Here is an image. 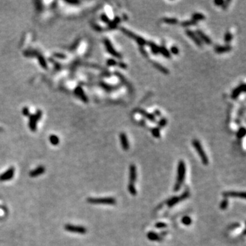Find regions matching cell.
Returning a JSON list of instances; mask_svg holds the SVG:
<instances>
[{
  "mask_svg": "<svg viewBox=\"0 0 246 246\" xmlns=\"http://www.w3.org/2000/svg\"><path fill=\"white\" fill-rule=\"evenodd\" d=\"M186 174L185 164L183 161H179L177 167V181L174 186V191H178L181 188L182 185L185 181Z\"/></svg>",
  "mask_w": 246,
  "mask_h": 246,
  "instance_id": "1",
  "label": "cell"
},
{
  "mask_svg": "<svg viewBox=\"0 0 246 246\" xmlns=\"http://www.w3.org/2000/svg\"><path fill=\"white\" fill-rule=\"evenodd\" d=\"M87 202L92 204H104V205H115L116 200L114 197H88Z\"/></svg>",
  "mask_w": 246,
  "mask_h": 246,
  "instance_id": "2",
  "label": "cell"
},
{
  "mask_svg": "<svg viewBox=\"0 0 246 246\" xmlns=\"http://www.w3.org/2000/svg\"><path fill=\"white\" fill-rule=\"evenodd\" d=\"M192 144L194 147L195 150L198 154L199 157L201 159V161L203 163V164L205 166H207L209 164V158L207 157L206 152H204V149H203L202 145H201L200 141L198 139H193L192 141Z\"/></svg>",
  "mask_w": 246,
  "mask_h": 246,
  "instance_id": "3",
  "label": "cell"
},
{
  "mask_svg": "<svg viewBox=\"0 0 246 246\" xmlns=\"http://www.w3.org/2000/svg\"><path fill=\"white\" fill-rule=\"evenodd\" d=\"M121 30L123 32L124 34H125L126 36H128V37L132 38V39L134 40L135 41L139 44V46H143V47H144L146 44H147V41L144 39V38L141 37V36H138V35L135 34L134 33L131 32L130 30H127V29H126L125 28H121Z\"/></svg>",
  "mask_w": 246,
  "mask_h": 246,
  "instance_id": "4",
  "label": "cell"
},
{
  "mask_svg": "<svg viewBox=\"0 0 246 246\" xmlns=\"http://www.w3.org/2000/svg\"><path fill=\"white\" fill-rule=\"evenodd\" d=\"M189 195H190L189 191L188 189H187V190L185 189V191H184V192L182 193V195H180V196H174L168 199V200L166 201V204H167V205L169 207H172L178 204L179 202H181V201L185 200L187 198H188Z\"/></svg>",
  "mask_w": 246,
  "mask_h": 246,
  "instance_id": "5",
  "label": "cell"
},
{
  "mask_svg": "<svg viewBox=\"0 0 246 246\" xmlns=\"http://www.w3.org/2000/svg\"><path fill=\"white\" fill-rule=\"evenodd\" d=\"M64 229L69 232L81 234V235H84L87 232V229L84 226H75L70 224H66L64 226Z\"/></svg>",
  "mask_w": 246,
  "mask_h": 246,
  "instance_id": "6",
  "label": "cell"
},
{
  "mask_svg": "<svg viewBox=\"0 0 246 246\" xmlns=\"http://www.w3.org/2000/svg\"><path fill=\"white\" fill-rule=\"evenodd\" d=\"M104 44L107 52L109 54H111L112 56H114V57H115L116 58H119V59H121V58H123V56H122L121 54L114 49L111 41H110L109 39L105 38V39L104 40Z\"/></svg>",
  "mask_w": 246,
  "mask_h": 246,
  "instance_id": "7",
  "label": "cell"
},
{
  "mask_svg": "<svg viewBox=\"0 0 246 246\" xmlns=\"http://www.w3.org/2000/svg\"><path fill=\"white\" fill-rule=\"evenodd\" d=\"M15 172V169L14 167H10L6 171L0 174V181L4 182L8 181L14 177Z\"/></svg>",
  "mask_w": 246,
  "mask_h": 246,
  "instance_id": "8",
  "label": "cell"
},
{
  "mask_svg": "<svg viewBox=\"0 0 246 246\" xmlns=\"http://www.w3.org/2000/svg\"><path fill=\"white\" fill-rule=\"evenodd\" d=\"M185 33L186 34H187V36L195 42V44H196V45L199 46H202V42L200 40V38H199L198 36L196 34V33L190 30H187L185 31Z\"/></svg>",
  "mask_w": 246,
  "mask_h": 246,
  "instance_id": "9",
  "label": "cell"
},
{
  "mask_svg": "<svg viewBox=\"0 0 246 246\" xmlns=\"http://www.w3.org/2000/svg\"><path fill=\"white\" fill-rule=\"evenodd\" d=\"M137 168L136 166H135L134 164H131V165L129 166V183L131 184H133L134 185V183H135V181H136L137 180Z\"/></svg>",
  "mask_w": 246,
  "mask_h": 246,
  "instance_id": "10",
  "label": "cell"
},
{
  "mask_svg": "<svg viewBox=\"0 0 246 246\" xmlns=\"http://www.w3.org/2000/svg\"><path fill=\"white\" fill-rule=\"evenodd\" d=\"M245 92V84H241L239 86L234 89L232 92L231 98L232 99H237L242 92Z\"/></svg>",
  "mask_w": 246,
  "mask_h": 246,
  "instance_id": "11",
  "label": "cell"
},
{
  "mask_svg": "<svg viewBox=\"0 0 246 246\" xmlns=\"http://www.w3.org/2000/svg\"><path fill=\"white\" fill-rule=\"evenodd\" d=\"M223 195L225 198L228 197H239V198H245V192H237V191H226L223 193Z\"/></svg>",
  "mask_w": 246,
  "mask_h": 246,
  "instance_id": "12",
  "label": "cell"
},
{
  "mask_svg": "<svg viewBox=\"0 0 246 246\" xmlns=\"http://www.w3.org/2000/svg\"><path fill=\"white\" fill-rule=\"evenodd\" d=\"M44 172H45V168L44 166H40L36 168H35L34 170H32V171H30V173H29V175L32 178H36L44 174Z\"/></svg>",
  "mask_w": 246,
  "mask_h": 246,
  "instance_id": "13",
  "label": "cell"
},
{
  "mask_svg": "<svg viewBox=\"0 0 246 246\" xmlns=\"http://www.w3.org/2000/svg\"><path fill=\"white\" fill-rule=\"evenodd\" d=\"M120 137V140H121V143L122 145V148L124 150H128L129 149V142L128 140L127 135L125 133H121L119 135Z\"/></svg>",
  "mask_w": 246,
  "mask_h": 246,
  "instance_id": "14",
  "label": "cell"
},
{
  "mask_svg": "<svg viewBox=\"0 0 246 246\" xmlns=\"http://www.w3.org/2000/svg\"><path fill=\"white\" fill-rule=\"evenodd\" d=\"M137 112L139 113L142 115L143 117L144 118H146L147 120H148V121H150V122H156V117L155 116L152 114L149 113V112H146V110L142 109H139L137 110Z\"/></svg>",
  "mask_w": 246,
  "mask_h": 246,
  "instance_id": "15",
  "label": "cell"
},
{
  "mask_svg": "<svg viewBox=\"0 0 246 246\" xmlns=\"http://www.w3.org/2000/svg\"><path fill=\"white\" fill-rule=\"evenodd\" d=\"M195 33H196V34L197 35V36H198L199 38H200L201 41H202V42H204V43H206L207 44H211L212 41H211V38H209V36H207V35L205 34L204 33L202 32V31H201L200 30H196Z\"/></svg>",
  "mask_w": 246,
  "mask_h": 246,
  "instance_id": "16",
  "label": "cell"
},
{
  "mask_svg": "<svg viewBox=\"0 0 246 246\" xmlns=\"http://www.w3.org/2000/svg\"><path fill=\"white\" fill-rule=\"evenodd\" d=\"M147 238L149 240L152 241H161L163 238L161 237V235H159V234L156 233L155 232L150 231L147 234Z\"/></svg>",
  "mask_w": 246,
  "mask_h": 246,
  "instance_id": "17",
  "label": "cell"
},
{
  "mask_svg": "<svg viewBox=\"0 0 246 246\" xmlns=\"http://www.w3.org/2000/svg\"><path fill=\"white\" fill-rule=\"evenodd\" d=\"M232 49V46L230 45H224V46H217L216 48H215V51L217 53H226V52H228L230 51H231Z\"/></svg>",
  "mask_w": 246,
  "mask_h": 246,
  "instance_id": "18",
  "label": "cell"
},
{
  "mask_svg": "<svg viewBox=\"0 0 246 246\" xmlns=\"http://www.w3.org/2000/svg\"><path fill=\"white\" fill-rule=\"evenodd\" d=\"M147 44H148L149 47H150V51L152 52V54H154V55H157V54L159 53V46L157 44H156L155 42H147Z\"/></svg>",
  "mask_w": 246,
  "mask_h": 246,
  "instance_id": "19",
  "label": "cell"
},
{
  "mask_svg": "<svg viewBox=\"0 0 246 246\" xmlns=\"http://www.w3.org/2000/svg\"><path fill=\"white\" fill-rule=\"evenodd\" d=\"M153 67L155 68L156 69H157L159 71H160L161 73H164V74L168 75L169 74V71H168V69L167 68H166L165 67H164V66H162L161 64L157 63V62H153Z\"/></svg>",
  "mask_w": 246,
  "mask_h": 246,
  "instance_id": "20",
  "label": "cell"
},
{
  "mask_svg": "<svg viewBox=\"0 0 246 246\" xmlns=\"http://www.w3.org/2000/svg\"><path fill=\"white\" fill-rule=\"evenodd\" d=\"M159 53L161 54V55L166 58H171V53H170V51L164 45L159 46Z\"/></svg>",
  "mask_w": 246,
  "mask_h": 246,
  "instance_id": "21",
  "label": "cell"
},
{
  "mask_svg": "<svg viewBox=\"0 0 246 246\" xmlns=\"http://www.w3.org/2000/svg\"><path fill=\"white\" fill-rule=\"evenodd\" d=\"M163 21L165 23L169 25H176L179 23L177 19L176 18H169V17H165L163 19Z\"/></svg>",
  "mask_w": 246,
  "mask_h": 246,
  "instance_id": "22",
  "label": "cell"
},
{
  "mask_svg": "<svg viewBox=\"0 0 246 246\" xmlns=\"http://www.w3.org/2000/svg\"><path fill=\"white\" fill-rule=\"evenodd\" d=\"M204 19H205V16L203 14H202V13L195 12L192 15V20L196 21V22H197L198 21L204 20Z\"/></svg>",
  "mask_w": 246,
  "mask_h": 246,
  "instance_id": "23",
  "label": "cell"
},
{
  "mask_svg": "<svg viewBox=\"0 0 246 246\" xmlns=\"http://www.w3.org/2000/svg\"><path fill=\"white\" fill-rule=\"evenodd\" d=\"M151 134L155 137H156V138H159L161 136V133H160V129L158 127H154L152 128L150 130Z\"/></svg>",
  "mask_w": 246,
  "mask_h": 246,
  "instance_id": "24",
  "label": "cell"
},
{
  "mask_svg": "<svg viewBox=\"0 0 246 246\" xmlns=\"http://www.w3.org/2000/svg\"><path fill=\"white\" fill-rule=\"evenodd\" d=\"M128 191H129V192L130 193V194H131L132 195H135L137 194L136 188H135V185H133V184H131V183L128 184Z\"/></svg>",
  "mask_w": 246,
  "mask_h": 246,
  "instance_id": "25",
  "label": "cell"
},
{
  "mask_svg": "<svg viewBox=\"0 0 246 246\" xmlns=\"http://www.w3.org/2000/svg\"><path fill=\"white\" fill-rule=\"evenodd\" d=\"M245 133H246V130H245V127H241L237 132V138H239V139L243 138V137H245Z\"/></svg>",
  "mask_w": 246,
  "mask_h": 246,
  "instance_id": "26",
  "label": "cell"
},
{
  "mask_svg": "<svg viewBox=\"0 0 246 246\" xmlns=\"http://www.w3.org/2000/svg\"><path fill=\"white\" fill-rule=\"evenodd\" d=\"M181 26L183 27H189V26H194V25L197 24L196 21H193L191 19V20H188V21H184L183 22H181Z\"/></svg>",
  "mask_w": 246,
  "mask_h": 246,
  "instance_id": "27",
  "label": "cell"
},
{
  "mask_svg": "<svg viewBox=\"0 0 246 246\" xmlns=\"http://www.w3.org/2000/svg\"><path fill=\"white\" fill-rule=\"evenodd\" d=\"M232 38H233V36H232V34L230 32H227L225 34V35H224V40L226 43H230V42L232 41Z\"/></svg>",
  "mask_w": 246,
  "mask_h": 246,
  "instance_id": "28",
  "label": "cell"
},
{
  "mask_svg": "<svg viewBox=\"0 0 246 246\" xmlns=\"http://www.w3.org/2000/svg\"><path fill=\"white\" fill-rule=\"evenodd\" d=\"M49 140H50V142H51V144L53 145H55V146L58 145L60 142L59 138H58V136H56V135H51L49 137Z\"/></svg>",
  "mask_w": 246,
  "mask_h": 246,
  "instance_id": "29",
  "label": "cell"
},
{
  "mask_svg": "<svg viewBox=\"0 0 246 246\" xmlns=\"http://www.w3.org/2000/svg\"><path fill=\"white\" fill-rule=\"evenodd\" d=\"M182 223H183L185 226H189L191 224V222H192V220H191V219L190 217L189 216H184L183 218H182Z\"/></svg>",
  "mask_w": 246,
  "mask_h": 246,
  "instance_id": "30",
  "label": "cell"
},
{
  "mask_svg": "<svg viewBox=\"0 0 246 246\" xmlns=\"http://www.w3.org/2000/svg\"><path fill=\"white\" fill-rule=\"evenodd\" d=\"M168 124V121L166 118H161L158 122V128L161 129V128L165 127Z\"/></svg>",
  "mask_w": 246,
  "mask_h": 246,
  "instance_id": "31",
  "label": "cell"
},
{
  "mask_svg": "<svg viewBox=\"0 0 246 246\" xmlns=\"http://www.w3.org/2000/svg\"><path fill=\"white\" fill-rule=\"evenodd\" d=\"M228 204H229V203H228V200L227 198H224V200L222 201V202H221L220 209H222V210H226V209L228 208Z\"/></svg>",
  "mask_w": 246,
  "mask_h": 246,
  "instance_id": "32",
  "label": "cell"
},
{
  "mask_svg": "<svg viewBox=\"0 0 246 246\" xmlns=\"http://www.w3.org/2000/svg\"><path fill=\"white\" fill-rule=\"evenodd\" d=\"M170 52V53L174 54V55H178V54L179 53V49L177 46L174 45V46H171Z\"/></svg>",
  "mask_w": 246,
  "mask_h": 246,
  "instance_id": "33",
  "label": "cell"
},
{
  "mask_svg": "<svg viewBox=\"0 0 246 246\" xmlns=\"http://www.w3.org/2000/svg\"><path fill=\"white\" fill-rule=\"evenodd\" d=\"M102 86H103V88L105 89V90H106L107 91H112V90H114L116 89L115 86H110V85L104 84V83L102 84Z\"/></svg>",
  "mask_w": 246,
  "mask_h": 246,
  "instance_id": "34",
  "label": "cell"
},
{
  "mask_svg": "<svg viewBox=\"0 0 246 246\" xmlns=\"http://www.w3.org/2000/svg\"><path fill=\"white\" fill-rule=\"evenodd\" d=\"M107 64L109 67H114L118 64L117 61L115 60L114 59H108L107 61Z\"/></svg>",
  "mask_w": 246,
  "mask_h": 246,
  "instance_id": "35",
  "label": "cell"
},
{
  "mask_svg": "<svg viewBox=\"0 0 246 246\" xmlns=\"http://www.w3.org/2000/svg\"><path fill=\"white\" fill-rule=\"evenodd\" d=\"M100 19L105 23H109L110 22L109 17H107V15L106 14H102L101 16H100Z\"/></svg>",
  "mask_w": 246,
  "mask_h": 246,
  "instance_id": "36",
  "label": "cell"
},
{
  "mask_svg": "<svg viewBox=\"0 0 246 246\" xmlns=\"http://www.w3.org/2000/svg\"><path fill=\"white\" fill-rule=\"evenodd\" d=\"M155 227L157 228H164L168 226L167 224L164 223V222H157V223L155 224Z\"/></svg>",
  "mask_w": 246,
  "mask_h": 246,
  "instance_id": "37",
  "label": "cell"
},
{
  "mask_svg": "<svg viewBox=\"0 0 246 246\" xmlns=\"http://www.w3.org/2000/svg\"><path fill=\"white\" fill-rule=\"evenodd\" d=\"M139 51H140V53H142L144 57H148V52L146 51V49H144V48L143 47V46H139Z\"/></svg>",
  "mask_w": 246,
  "mask_h": 246,
  "instance_id": "38",
  "label": "cell"
},
{
  "mask_svg": "<svg viewBox=\"0 0 246 246\" xmlns=\"http://www.w3.org/2000/svg\"><path fill=\"white\" fill-rule=\"evenodd\" d=\"M108 26H109L110 29H116V28H117L118 24H116L114 21H110V22L108 23Z\"/></svg>",
  "mask_w": 246,
  "mask_h": 246,
  "instance_id": "39",
  "label": "cell"
},
{
  "mask_svg": "<svg viewBox=\"0 0 246 246\" xmlns=\"http://www.w3.org/2000/svg\"><path fill=\"white\" fill-rule=\"evenodd\" d=\"M224 0H215L214 3L218 6H222L224 3Z\"/></svg>",
  "mask_w": 246,
  "mask_h": 246,
  "instance_id": "40",
  "label": "cell"
},
{
  "mask_svg": "<svg viewBox=\"0 0 246 246\" xmlns=\"http://www.w3.org/2000/svg\"><path fill=\"white\" fill-rule=\"evenodd\" d=\"M117 65H118V67L120 68H121V69H127V64H126L125 63L123 62H121L118 63Z\"/></svg>",
  "mask_w": 246,
  "mask_h": 246,
  "instance_id": "41",
  "label": "cell"
},
{
  "mask_svg": "<svg viewBox=\"0 0 246 246\" xmlns=\"http://www.w3.org/2000/svg\"><path fill=\"white\" fill-rule=\"evenodd\" d=\"M230 3V1H229V0H228V1H224L223 5H222V8H223L224 9H226V8L228 7V6Z\"/></svg>",
  "mask_w": 246,
  "mask_h": 246,
  "instance_id": "42",
  "label": "cell"
},
{
  "mask_svg": "<svg viewBox=\"0 0 246 246\" xmlns=\"http://www.w3.org/2000/svg\"><path fill=\"white\" fill-rule=\"evenodd\" d=\"M153 114V115L155 116H158V117H159V116H161V112H160V111H159L158 109H156V110H155L154 111V113L152 114Z\"/></svg>",
  "mask_w": 246,
  "mask_h": 246,
  "instance_id": "43",
  "label": "cell"
},
{
  "mask_svg": "<svg viewBox=\"0 0 246 246\" xmlns=\"http://www.w3.org/2000/svg\"><path fill=\"white\" fill-rule=\"evenodd\" d=\"M23 114H24V115H25V116H28V114H29V110H28V108L25 107L24 109H23Z\"/></svg>",
  "mask_w": 246,
  "mask_h": 246,
  "instance_id": "44",
  "label": "cell"
}]
</instances>
